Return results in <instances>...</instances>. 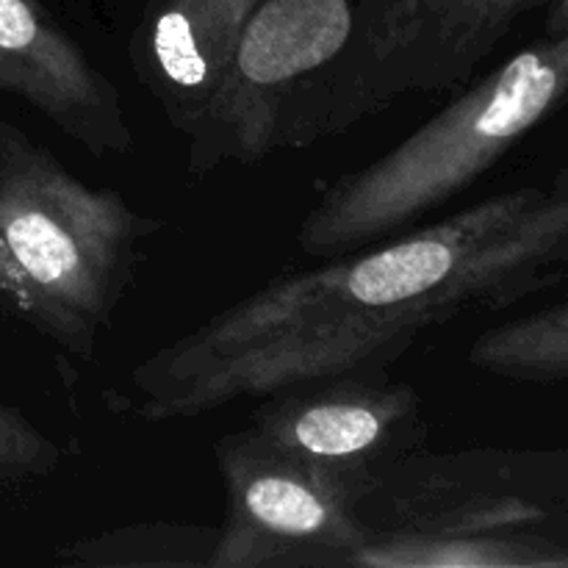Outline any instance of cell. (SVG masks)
Masks as SVG:
<instances>
[{
    "label": "cell",
    "mask_w": 568,
    "mask_h": 568,
    "mask_svg": "<svg viewBox=\"0 0 568 568\" xmlns=\"http://www.w3.org/2000/svg\"><path fill=\"white\" fill-rule=\"evenodd\" d=\"M568 272V172L480 200L403 239L272 281L131 372L150 422L205 416L303 383L377 372L436 327Z\"/></svg>",
    "instance_id": "6da1fadb"
},
{
    "label": "cell",
    "mask_w": 568,
    "mask_h": 568,
    "mask_svg": "<svg viewBox=\"0 0 568 568\" xmlns=\"http://www.w3.org/2000/svg\"><path fill=\"white\" fill-rule=\"evenodd\" d=\"M568 98V31L519 50L447 109L331 183L297 231L311 258L383 242L458 197Z\"/></svg>",
    "instance_id": "7a4b0ae2"
},
{
    "label": "cell",
    "mask_w": 568,
    "mask_h": 568,
    "mask_svg": "<svg viewBox=\"0 0 568 568\" xmlns=\"http://www.w3.org/2000/svg\"><path fill=\"white\" fill-rule=\"evenodd\" d=\"M159 227L114 189L78 181L0 116V236L37 294L44 338L89 358Z\"/></svg>",
    "instance_id": "3957f363"
},
{
    "label": "cell",
    "mask_w": 568,
    "mask_h": 568,
    "mask_svg": "<svg viewBox=\"0 0 568 568\" xmlns=\"http://www.w3.org/2000/svg\"><path fill=\"white\" fill-rule=\"evenodd\" d=\"M355 0H264L225 72L189 120V170L253 164L316 139L327 89L355 33Z\"/></svg>",
    "instance_id": "277c9868"
},
{
    "label": "cell",
    "mask_w": 568,
    "mask_h": 568,
    "mask_svg": "<svg viewBox=\"0 0 568 568\" xmlns=\"http://www.w3.org/2000/svg\"><path fill=\"white\" fill-rule=\"evenodd\" d=\"M532 0H355V33L327 89L316 139L414 92L469 81Z\"/></svg>",
    "instance_id": "5b68a950"
},
{
    "label": "cell",
    "mask_w": 568,
    "mask_h": 568,
    "mask_svg": "<svg viewBox=\"0 0 568 568\" xmlns=\"http://www.w3.org/2000/svg\"><path fill=\"white\" fill-rule=\"evenodd\" d=\"M227 510L211 568H353L369 538L353 486L242 430L216 444Z\"/></svg>",
    "instance_id": "8992f818"
},
{
    "label": "cell",
    "mask_w": 568,
    "mask_h": 568,
    "mask_svg": "<svg viewBox=\"0 0 568 568\" xmlns=\"http://www.w3.org/2000/svg\"><path fill=\"white\" fill-rule=\"evenodd\" d=\"M244 433L347 483L364 499L392 466L427 444L422 394L408 383L388 381L381 369L270 394Z\"/></svg>",
    "instance_id": "52a82bcc"
},
{
    "label": "cell",
    "mask_w": 568,
    "mask_h": 568,
    "mask_svg": "<svg viewBox=\"0 0 568 568\" xmlns=\"http://www.w3.org/2000/svg\"><path fill=\"white\" fill-rule=\"evenodd\" d=\"M0 89L98 159L136 148L120 92L37 0H0Z\"/></svg>",
    "instance_id": "ba28073f"
},
{
    "label": "cell",
    "mask_w": 568,
    "mask_h": 568,
    "mask_svg": "<svg viewBox=\"0 0 568 568\" xmlns=\"http://www.w3.org/2000/svg\"><path fill=\"white\" fill-rule=\"evenodd\" d=\"M264 0H155L133 37V67L183 131L225 72L244 26Z\"/></svg>",
    "instance_id": "9c48e42d"
},
{
    "label": "cell",
    "mask_w": 568,
    "mask_h": 568,
    "mask_svg": "<svg viewBox=\"0 0 568 568\" xmlns=\"http://www.w3.org/2000/svg\"><path fill=\"white\" fill-rule=\"evenodd\" d=\"M353 568H568L552 510L453 532H372Z\"/></svg>",
    "instance_id": "30bf717a"
},
{
    "label": "cell",
    "mask_w": 568,
    "mask_h": 568,
    "mask_svg": "<svg viewBox=\"0 0 568 568\" xmlns=\"http://www.w3.org/2000/svg\"><path fill=\"white\" fill-rule=\"evenodd\" d=\"M466 358L475 369L508 381H568V297L483 331Z\"/></svg>",
    "instance_id": "8fae6325"
},
{
    "label": "cell",
    "mask_w": 568,
    "mask_h": 568,
    "mask_svg": "<svg viewBox=\"0 0 568 568\" xmlns=\"http://www.w3.org/2000/svg\"><path fill=\"white\" fill-rule=\"evenodd\" d=\"M220 527L128 525L78 541L59 555L67 566L87 568H211Z\"/></svg>",
    "instance_id": "7c38bea8"
},
{
    "label": "cell",
    "mask_w": 568,
    "mask_h": 568,
    "mask_svg": "<svg viewBox=\"0 0 568 568\" xmlns=\"http://www.w3.org/2000/svg\"><path fill=\"white\" fill-rule=\"evenodd\" d=\"M64 449L22 410L0 399V494L55 475Z\"/></svg>",
    "instance_id": "4fadbf2b"
},
{
    "label": "cell",
    "mask_w": 568,
    "mask_h": 568,
    "mask_svg": "<svg viewBox=\"0 0 568 568\" xmlns=\"http://www.w3.org/2000/svg\"><path fill=\"white\" fill-rule=\"evenodd\" d=\"M0 320H26L37 331L39 303L0 236Z\"/></svg>",
    "instance_id": "5bb4252c"
},
{
    "label": "cell",
    "mask_w": 568,
    "mask_h": 568,
    "mask_svg": "<svg viewBox=\"0 0 568 568\" xmlns=\"http://www.w3.org/2000/svg\"><path fill=\"white\" fill-rule=\"evenodd\" d=\"M568 31V0H558L549 17V33H566Z\"/></svg>",
    "instance_id": "9a60e30c"
}]
</instances>
